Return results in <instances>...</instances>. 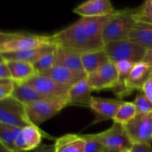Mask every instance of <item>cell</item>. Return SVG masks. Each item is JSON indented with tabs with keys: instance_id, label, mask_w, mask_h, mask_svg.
Listing matches in <instances>:
<instances>
[{
	"instance_id": "obj_9",
	"label": "cell",
	"mask_w": 152,
	"mask_h": 152,
	"mask_svg": "<svg viewBox=\"0 0 152 152\" xmlns=\"http://www.w3.org/2000/svg\"><path fill=\"white\" fill-rule=\"evenodd\" d=\"M26 83L45 97L59 99L68 105V91L70 88L59 84L50 77L37 74Z\"/></svg>"
},
{
	"instance_id": "obj_11",
	"label": "cell",
	"mask_w": 152,
	"mask_h": 152,
	"mask_svg": "<svg viewBox=\"0 0 152 152\" xmlns=\"http://www.w3.org/2000/svg\"><path fill=\"white\" fill-rule=\"evenodd\" d=\"M48 134L42 131L35 126H28L21 129L14 142V148L16 152H28L37 149L41 145L43 137L50 140Z\"/></svg>"
},
{
	"instance_id": "obj_23",
	"label": "cell",
	"mask_w": 152,
	"mask_h": 152,
	"mask_svg": "<svg viewBox=\"0 0 152 152\" xmlns=\"http://www.w3.org/2000/svg\"><path fill=\"white\" fill-rule=\"evenodd\" d=\"M81 59L83 69L87 76L110 62L104 49L82 53Z\"/></svg>"
},
{
	"instance_id": "obj_28",
	"label": "cell",
	"mask_w": 152,
	"mask_h": 152,
	"mask_svg": "<svg viewBox=\"0 0 152 152\" xmlns=\"http://www.w3.org/2000/svg\"><path fill=\"white\" fill-rule=\"evenodd\" d=\"M134 17L136 21L152 25V0H146L139 7L134 9Z\"/></svg>"
},
{
	"instance_id": "obj_18",
	"label": "cell",
	"mask_w": 152,
	"mask_h": 152,
	"mask_svg": "<svg viewBox=\"0 0 152 152\" xmlns=\"http://www.w3.org/2000/svg\"><path fill=\"white\" fill-rule=\"evenodd\" d=\"M81 55L82 53L75 50L56 46L55 65H61L74 71L85 72Z\"/></svg>"
},
{
	"instance_id": "obj_39",
	"label": "cell",
	"mask_w": 152,
	"mask_h": 152,
	"mask_svg": "<svg viewBox=\"0 0 152 152\" xmlns=\"http://www.w3.org/2000/svg\"><path fill=\"white\" fill-rule=\"evenodd\" d=\"M102 152H120V151H115V150H111V149H108V148H105Z\"/></svg>"
},
{
	"instance_id": "obj_12",
	"label": "cell",
	"mask_w": 152,
	"mask_h": 152,
	"mask_svg": "<svg viewBox=\"0 0 152 152\" xmlns=\"http://www.w3.org/2000/svg\"><path fill=\"white\" fill-rule=\"evenodd\" d=\"M124 101L121 99H106L101 97H92L89 108L94 114V120L91 125L108 120H114L117 110Z\"/></svg>"
},
{
	"instance_id": "obj_5",
	"label": "cell",
	"mask_w": 152,
	"mask_h": 152,
	"mask_svg": "<svg viewBox=\"0 0 152 152\" xmlns=\"http://www.w3.org/2000/svg\"><path fill=\"white\" fill-rule=\"evenodd\" d=\"M0 123L21 129L34 126L27 115L25 105L13 96L0 100Z\"/></svg>"
},
{
	"instance_id": "obj_24",
	"label": "cell",
	"mask_w": 152,
	"mask_h": 152,
	"mask_svg": "<svg viewBox=\"0 0 152 152\" xmlns=\"http://www.w3.org/2000/svg\"><path fill=\"white\" fill-rule=\"evenodd\" d=\"M134 63L130 61L124 60L116 64L117 71V86L113 89V91L116 96L120 99L126 96V83L131 74Z\"/></svg>"
},
{
	"instance_id": "obj_34",
	"label": "cell",
	"mask_w": 152,
	"mask_h": 152,
	"mask_svg": "<svg viewBox=\"0 0 152 152\" xmlns=\"http://www.w3.org/2000/svg\"><path fill=\"white\" fill-rule=\"evenodd\" d=\"M142 91L152 103V75L145 83L142 88Z\"/></svg>"
},
{
	"instance_id": "obj_1",
	"label": "cell",
	"mask_w": 152,
	"mask_h": 152,
	"mask_svg": "<svg viewBox=\"0 0 152 152\" xmlns=\"http://www.w3.org/2000/svg\"><path fill=\"white\" fill-rule=\"evenodd\" d=\"M51 37L56 46L80 53L102 50L91 39L82 18Z\"/></svg>"
},
{
	"instance_id": "obj_3",
	"label": "cell",
	"mask_w": 152,
	"mask_h": 152,
	"mask_svg": "<svg viewBox=\"0 0 152 152\" xmlns=\"http://www.w3.org/2000/svg\"><path fill=\"white\" fill-rule=\"evenodd\" d=\"M109 61L114 65L121 61L127 60L137 63L143 59L146 50L129 40L111 42L104 46Z\"/></svg>"
},
{
	"instance_id": "obj_31",
	"label": "cell",
	"mask_w": 152,
	"mask_h": 152,
	"mask_svg": "<svg viewBox=\"0 0 152 152\" xmlns=\"http://www.w3.org/2000/svg\"><path fill=\"white\" fill-rule=\"evenodd\" d=\"M13 91V81L8 80L0 84V100L11 96Z\"/></svg>"
},
{
	"instance_id": "obj_20",
	"label": "cell",
	"mask_w": 152,
	"mask_h": 152,
	"mask_svg": "<svg viewBox=\"0 0 152 152\" xmlns=\"http://www.w3.org/2000/svg\"><path fill=\"white\" fill-rule=\"evenodd\" d=\"M56 47V45L47 46V47L41 48L32 49V50H25V51L5 53H1V54L5 62L7 61H21V62L34 64L42 56L54 50Z\"/></svg>"
},
{
	"instance_id": "obj_35",
	"label": "cell",
	"mask_w": 152,
	"mask_h": 152,
	"mask_svg": "<svg viewBox=\"0 0 152 152\" xmlns=\"http://www.w3.org/2000/svg\"><path fill=\"white\" fill-rule=\"evenodd\" d=\"M0 80H11L10 71L6 62L0 64Z\"/></svg>"
},
{
	"instance_id": "obj_32",
	"label": "cell",
	"mask_w": 152,
	"mask_h": 152,
	"mask_svg": "<svg viewBox=\"0 0 152 152\" xmlns=\"http://www.w3.org/2000/svg\"><path fill=\"white\" fill-rule=\"evenodd\" d=\"M22 33L20 32H1L0 31V45L10 40L13 39L15 38H17L22 34Z\"/></svg>"
},
{
	"instance_id": "obj_30",
	"label": "cell",
	"mask_w": 152,
	"mask_h": 152,
	"mask_svg": "<svg viewBox=\"0 0 152 152\" xmlns=\"http://www.w3.org/2000/svg\"><path fill=\"white\" fill-rule=\"evenodd\" d=\"M86 140L84 152H102L105 150V147L101 145L96 140L91 137L89 134L82 135Z\"/></svg>"
},
{
	"instance_id": "obj_19",
	"label": "cell",
	"mask_w": 152,
	"mask_h": 152,
	"mask_svg": "<svg viewBox=\"0 0 152 152\" xmlns=\"http://www.w3.org/2000/svg\"><path fill=\"white\" fill-rule=\"evenodd\" d=\"M6 64L15 83H26L37 74L33 64L21 61H7Z\"/></svg>"
},
{
	"instance_id": "obj_21",
	"label": "cell",
	"mask_w": 152,
	"mask_h": 152,
	"mask_svg": "<svg viewBox=\"0 0 152 152\" xmlns=\"http://www.w3.org/2000/svg\"><path fill=\"white\" fill-rule=\"evenodd\" d=\"M86 140L82 135L68 134L56 139L55 152H84Z\"/></svg>"
},
{
	"instance_id": "obj_17",
	"label": "cell",
	"mask_w": 152,
	"mask_h": 152,
	"mask_svg": "<svg viewBox=\"0 0 152 152\" xmlns=\"http://www.w3.org/2000/svg\"><path fill=\"white\" fill-rule=\"evenodd\" d=\"M93 89L89 86L87 78L80 80L72 86L68 91V105H84L90 107Z\"/></svg>"
},
{
	"instance_id": "obj_13",
	"label": "cell",
	"mask_w": 152,
	"mask_h": 152,
	"mask_svg": "<svg viewBox=\"0 0 152 152\" xmlns=\"http://www.w3.org/2000/svg\"><path fill=\"white\" fill-rule=\"evenodd\" d=\"M82 17L105 16L116 11L109 0H89L77 6L73 10Z\"/></svg>"
},
{
	"instance_id": "obj_25",
	"label": "cell",
	"mask_w": 152,
	"mask_h": 152,
	"mask_svg": "<svg viewBox=\"0 0 152 152\" xmlns=\"http://www.w3.org/2000/svg\"><path fill=\"white\" fill-rule=\"evenodd\" d=\"M21 129L0 123V142L5 145L13 152H16L14 142Z\"/></svg>"
},
{
	"instance_id": "obj_27",
	"label": "cell",
	"mask_w": 152,
	"mask_h": 152,
	"mask_svg": "<svg viewBox=\"0 0 152 152\" xmlns=\"http://www.w3.org/2000/svg\"><path fill=\"white\" fill-rule=\"evenodd\" d=\"M56 48L42 56L37 62L33 64L37 74H42L50 71L55 65Z\"/></svg>"
},
{
	"instance_id": "obj_40",
	"label": "cell",
	"mask_w": 152,
	"mask_h": 152,
	"mask_svg": "<svg viewBox=\"0 0 152 152\" xmlns=\"http://www.w3.org/2000/svg\"><path fill=\"white\" fill-rule=\"evenodd\" d=\"M3 62H5V61H4V58L2 57V56H1V53H0V64L3 63Z\"/></svg>"
},
{
	"instance_id": "obj_22",
	"label": "cell",
	"mask_w": 152,
	"mask_h": 152,
	"mask_svg": "<svg viewBox=\"0 0 152 152\" xmlns=\"http://www.w3.org/2000/svg\"><path fill=\"white\" fill-rule=\"evenodd\" d=\"M11 96L23 104L25 106L36 101L47 98L26 83L15 82H13V91Z\"/></svg>"
},
{
	"instance_id": "obj_29",
	"label": "cell",
	"mask_w": 152,
	"mask_h": 152,
	"mask_svg": "<svg viewBox=\"0 0 152 152\" xmlns=\"http://www.w3.org/2000/svg\"><path fill=\"white\" fill-rule=\"evenodd\" d=\"M137 95L134 104L135 105L137 114H145L152 112V103L147 98L142 90L137 91Z\"/></svg>"
},
{
	"instance_id": "obj_16",
	"label": "cell",
	"mask_w": 152,
	"mask_h": 152,
	"mask_svg": "<svg viewBox=\"0 0 152 152\" xmlns=\"http://www.w3.org/2000/svg\"><path fill=\"white\" fill-rule=\"evenodd\" d=\"M128 40L138 45L145 50L152 48V25L135 21L129 32Z\"/></svg>"
},
{
	"instance_id": "obj_41",
	"label": "cell",
	"mask_w": 152,
	"mask_h": 152,
	"mask_svg": "<svg viewBox=\"0 0 152 152\" xmlns=\"http://www.w3.org/2000/svg\"><path fill=\"white\" fill-rule=\"evenodd\" d=\"M8 80H0V84L3 83H5V82L8 81Z\"/></svg>"
},
{
	"instance_id": "obj_7",
	"label": "cell",
	"mask_w": 152,
	"mask_h": 152,
	"mask_svg": "<svg viewBox=\"0 0 152 152\" xmlns=\"http://www.w3.org/2000/svg\"><path fill=\"white\" fill-rule=\"evenodd\" d=\"M132 144L151 145L152 112L137 114L131 121L123 125Z\"/></svg>"
},
{
	"instance_id": "obj_33",
	"label": "cell",
	"mask_w": 152,
	"mask_h": 152,
	"mask_svg": "<svg viewBox=\"0 0 152 152\" xmlns=\"http://www.w3.org/2000/svg\"><path fill=\"white\" fill-rule=\"evenodd\" d=\"M130 152H152V147L148 144H132Z\"/></svg>"
},
{
	"instance_id": "obj_38",
	"label": "cell",
	"mask_w": 152,
	"mask_h": 152,
	"mask_svg": "<svg viewBox=\"0 0 152 152\" xmlns=\"http://www.w3.org/2000/svg\"><path fill=\"white\" fill-rule=\"evenodd\" d=\"M0 152H13L10 151L5 145L0 142Z\"/></svg>"
},
{
	"instance_id": "obj_15",
	"label": "cell",
	"mask_w": 152,
	"mask_h": 152,
	"mask_svg": "<svg viewBox=\"0 0 152 152\" xmlns=\"http://www.w3.org/2000/svg\"><path fill=\"white\" fill-rule=\"evenodd\" d=\"M42 75L50 77L59 84L69 88L80 80L87 78V74L85 72L74 71L61 65H54L50 71Z\"/></svg>"
},
{
	"instance_id": "obj_8",
	"label": "cell",
	"mask_w": 152,
	"mask_h": 152,
	"mask_svg": "<svg viewBox=\"0 0 152 152\" xmlns=\"http://www.w3.org/2000/svg\"><path fill=\"white\" fill-rule=\"evenodd\" d=\"M105 148L115 151L130 149L132 143L123 125L114 122L111 128L98 134H89Z\"/></svg>"
},
{
	"instance_id": "obj_14",
	"label": "cell",
	"mask_w": 152,
	"mask_h": 152,
	"mask_svg": "<svg viewBox=\"0 0 152 152\" xmlns=\"http://www.w3.org/2000/svg\"><path fill=\"white\" fill-rule=\"evenodd\" d=\"M151 75L152 68L149 65L142 61L135 63L126 83V96L132 94L134 91L142 90Z\"/></svg>"
},
{
	"instance_id": "obj_26",
	"label": "cell",
	"mask_w": 152,
	"mask_h": 152,
	"mask_svg": "<svg viewBox=\"0 0 152 152\" xmlns=\"http://www.w3.org/2000/svg\"><path fill=\"white\" fill-rule=\"evenodd\" d=\"M137 110L134 102H123L117 110L114 118V122L125 125L129 123L136 116Z\"/></svg>"
},
{
	"instance_id": "obj_6",
	"label": "cell",
	"mask_w": 152,
	"mask_h": 152,
	"mask_svg": "<svg viewBox=\"0 0 152 152\" xmlns=\"http://www.w3.org/2000/svg\"><path fill=\"white\" fill-rule=\"evenodd\" d=\"M55 45L51 36L37 35L22 33L19 37L0 45V53L25 51Z\"/></svg>"
},
{
	"instance_id": "obj_2",
	"label": "cell",
	"mask_w": 152,
	"mask_h": 152,
	"mask_svg": "<svg viewBox=\"0 0 152 152\" xmlns=\"http://www.w3.org/2000/svg\"><path fill=\"white\" fill-rule=\"evenodd\" d=\"M135 21L134 9L116 10L102 31L104 46L111 42L128 40V36Z\"/></svg>"
},
{
	"instance_id": "obj_42",
	"label": "cell",
	"mask_w": 152,
	"mask_h": 152,
	"mask_svg": "<svg viewBox=\"0 0 152 152\" xmlns=\"http://www.w3.org/2000/svg\"><path fill=\"white\" fill-rule=\"evenodd\" d=\"M120 152H130V149H126V150H123V151H120Z\"/></svg>"
},
{
	"instance_id": "obj_4",
	"label": "cell",
	"mask_w": 152,
	"mask_h": 152,
	"mask_svg": "<svg viewBox=\"0 0 152 152\" xmlns=\"http://www.w3.org/2000/svg\"><path fill=\"white\" fill-rule=\"evenodd\" d=\"M66 106L68 105L63 101L45 98L25 105V108L31 123L39 128L40 125L59 114Z\"/></svg>"
},
{
	"instance_id": "obj_36",
	"label": "cell",
	"mask_w": 152,
	"mask_h": 152,
	"mask_svg": "<svg viewBox=\"0 0 152 152\" xmlns=\"http://www.w3.org/2000/svg\"><path fill=\"white\" fill-rule=\"evenodd\" d=\"M28 152H55L54 145H41L37 149Z\"/></svg>"
},
{
	"instance_id": "obj_10",
	"label": "cell",
	"mask_w": 152,
	"mask_h": 152,
	"mask_svg": "<svg viewBox=\"0 0 152 152\" xmlns=\"http://www.w3.org/2000/svg\"><path fill=\"white\" fill-rule=\"evenodd\" d=\"M89 86L94 91L114 89L117 84V71L116 65L108 62L95 72L87 76Z\"/></svg>"
},
{
	"instance_id": "obj_37",
	"label": "cell",
	"mask_w": 152,
	"mask_h": 152,
	"mask_svg": "<svg viewBox=\"0 0 152 152\" xmlns=\"http://www.w3.org/2000/svg\"><path fill=\"white\" fill-rule=\"evenodd\" d=\"M142 62H145L148 65H149L152 68V48H151L146 50V52L145 53V56H144L143 59H142Z\"/></svg>"
}]
</instances>
